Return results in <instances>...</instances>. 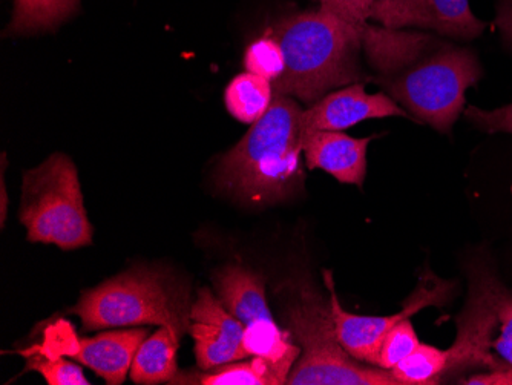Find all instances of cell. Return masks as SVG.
Instances as JSON below:
<instances>
[{
    "instance_id": "1",
    "label": "cell",
    "mask_w": 512,
    "mask_h": 385,
    "mask_svg": "<svg viewBox=\"0 0 512 385\" xmlns=\"http://www.w3.org/2000/svg\"><path fill=\"white\" fill-rule=\"evenodd\" d=\"M299 103L275 96L266 116L223 155L215 169L218 188L255 205H270L301 191L304 128Z\"/></svg>"
},
{
    "instance_id": "2",
    "label": "cell",
    "mask_w": 512,
    "mask_h": 385,
    "mask_svg": "<svg viewBox=\"0 0 512 385\" xmlns=\"http://www.w3.org/2000/svg\"><path fill=\"white\" fill-rule=\"evenodd\" d=\"M359 27L322 7L279 20L267 31L278 40L286 59L283 76L272 83L275 96L313 105L330 89L358 82Z\"/></svg>"
},
{
    "instance_id": "3",
    "label": "cell",
    "mask_w": 512,
    "mask_h": 385,
    "mask_svg": "<svg viewBox=\"0 0 512 385\" xmlns=\"http://www.w3.org/2000/svg\"><path fill=\"white\" fill-rule=\"evenodd\" d=\"M189 290L168 272L137 267L86 290L71 309L88 330L154 324L189 332Z\"/></svg>"
},
{
    "instance_id": "4",
    "label": "cell",
    "mask_w": 512,
    "mask_h": 385,
    "mask_svg": "<svg viewBox=\"0 0 512 385\" xmlns=\"http://www.w3.org/2000/svg\"><path fill=\"white\" fill-rule=\"evenodd\" d=\"M284 320L301 356L290 385H401L391 370L359 364L342 347L330 301L309 283L293 287L284 304Z\"/></svg>"
},
{
    "instance_id": "5",
    "label": "cell",
    "mask_w": 512,
    "mask_h": 385,
    "mask_svg": "<svg viewBox=\"0 0 512 385\" xmlns=\"http://www.w3.org/2000/svg\"><path fill=\"white\" fill-rule=\"evenodd\" d=\"M482 77L474 50L440 42L425 59L390 77L387 91L421 122L450 134L462 114L468 89Z\"/></svg>"
},
{
    "instance_id": "6",
    "label": "cell",
    "mask_w": 512,
    "mask_h": 385,
    "mask_svg": "<svg viewBox=\"0 0 512 385\" xmlns=\"http://www.w3.org/2000/svg\"><path fill=\"white\" fill-rule=\"evenodd\" d=\"M20 221L33 243L73 251L92 243L76 165L65 154H53L23 175Z\"/></svg>"
},
{
    "instance_id": "7",
    "label": "cell",
    "mask_w": 512,
    "mask_h": 385,
    "mask_svg": "<svg viewBox=\"0 0 512 385\" xmlns=\"http://www.w3.org/2000/svg\"><path fill=\"white\" fill-rule=\"evenodd\" d=\"M506 290L493 270L474 263L470 270L468 301L457 318V338L447 350L444 379L468 370L486 373L512 367L496 355L505 323Z\"/></svg>"
},
{
    "instance_id": "8",
    "label": "cell",
    "mask_w": 512,
    "mask_h": 385,
    "mask_svg": "<svg viewBox=\"0 0 512 385\" xmlns=\"http://www.w3.org/2000/svg\"><path fill=\"white\" fill-rule=\"evenodd\" d=\"M324 283L329 290L330 307H332L333 321L336 333L342 347L347 350L356 361L367 362L376 367L379 349L384 343L385 336L401 321L421 312L425 307L444 306L450 300L454 284L439 280L428 274L414 290L410 300L405 303L402 312L390 316H362L345 312L336 295L335 281L330 270H324Z\"/></svg>"
},
{
    "instance_id": "9",
    "label": "cell",
    "mask_w": 512,
    "mask_h": 385,
    "mask_svg": "<svg viewBox=\"0 0 512 385\" xmlns=\"http://www.w3.org/2000/svg\"><path fill=\"white\" fill-rule=\"evenodd\" d=\"M368 20L396 30H427L462 42L477 39L488 27L473 13L470 0H375Z\"/></svg>"
},
{
    "instance_id": "10",
    "label": "cell",
    "mask_w": 512,
    "mask_h": 385,
    "mask_svg": "<svg viewBox=\"0 0 512 385\" xmlns=\"http://www.w3.org/2000/svg\"><path fill=\"white\" fill-rule=\"evenodd\" d=\"M244 327L211 290H198L188 332L194 339L198 367L212 370L250 358L243 344Z\"/></svg>"
},
{
    "instance_id": "11",
    "label": "cell",
    "mask_w": 512,
    "mask_h": 385,
    "mask_svg": "<svg viewBox=\"0 0 512 385\" xmlns=\"http://www.w3.org/2000/svg\"><path fill=\"white\" fill-rule=\"evenodd\" d=\"M387 117H410V114L387 94H368L364 85L353 83L327 94L302 112L304 139L310 132L344 131L365 120Z\"/></svg>"
},
{
    "instance_id": "12",
    "label": "cell",
    "mask_w": 512,
    "mask_h": 385,
    "mask_svg": "<svg viewBox=\"0 0 512 385\" xmlns=\"http://www.w3.org/2000/svg\"><path fill=\"white\" fill-rule=\"evenodd\" d=\"M373 137H352L342 131L310 132L304 139V162L309 169L329 172L344 185L362 188L367 177V152Z\"/></svg>"
},
{
    "instance_id": "13",
    "label": "cell",
    "mask_w": 512,
    "mask_h": 385,
    "mask_svg": "<svg viewBox=\"0 0 512 385\" xmlns=\"http://www.w3.org/2000/svg\"><path fill=\"white\" fill-rule=\"evenodd\" d=\"M368 63L384 77H393L439 45L433 34L396 30L365 22L359 27Z\"/></svg>"
},
{
    "instance_id": "14",
    "label": "cell",
    "mask_w": 512,
    "mask_h": 385,
    "mask_svg": "<svg viewBox=\"0 0 512 385\" xmlns=\"http://www.w3.org/2000/svg\"><path fill=\"white\" fill-rule=\"evenodd\" d=\"M148 333V329L114 330L100 333L96 338L79 339L74 358L94 370L109 385L123 384L135 353L148 338Z\"/></svg>"
},
{
    "instance_id": "15",
    "label": "cell",
    "mask_w": 512,
    "mask_h": 385,
    "mask_svg": "<svg viewBox=\"0 0 512 385\" xmlns=\"http://www.w3.org/2000/svg\"><path fill=\"white\" fill-rule=\"evenodd\" d=\"M214 284L218 300L244 326L253 321L273 320L261 275L246 267L226 266L215 272Z\"/></svg>"
},
{
    "instance_id": "16",
    "label": "cell",
    "mask_w": 512,
    "mask_h": 385,
    "mask_svg": "<svg viewBox=\"0 0 512 385\" xmlns=\"http://www.w3.org/2000/svg\"><path fill=\"white\" fill-rule=\"evenodd\" d=\"M180 338L169 327H160L143 341L135 353L131 379L135 384H161L178 375L177 349Z\"/></svg>"
},
{
    "instance_id": "17",
    "label": "cell",
    "mask_w": 512,
    "mask_h": 385,
    "mask_svg": "<svg viewBox=\"0 0 512 385\" xmlns=\"http://www.w3.org/2000/svg\"><path fill=\"white\" fill-rule=\"evenodd\" d=\"M289 375L273 366L264 358L253 356L243 361L230 362L217 369L203 370L200 375L184 373L175 376L171 384L203 385H283L287 384Z\"/></svg>"
},
{
    "instance_id": "18",
    "label": "cell",
    "mask_w": 512,
    "mask_h": 385,
    "mask_svg": "<svg viewBox=\"0 0 512 385\" xmlns=\"http://www.w3.org/2000/svg\"><path fill=\"white\" fill-rule=\"evenodd\" d=\"M243 344L249 356L267 359L289 376L301 356V347L296 344L292 333L276 326L273 320H258L247 324L244 327Z\"/></svg>"
},
{
    "instance_id": "19",
    "label": "cell",
    "mask_w": 512,
    "mask_h": 385,
    "mask_svg": "<svg viewBox=\"0 0 512 385\" xmlns=\"http://www.w3.org/2000/svg\"><path fill=\"white\" fill-rule=\"evenodd\" d=\"M272 82L264 77L252 73L238 74L227 85L224 93V103L230 116L246 125H255L260 122L272 105Z\"/></svg>"
},
{
    "instance_id": "20",
    "label": "cell",
    "mask_w": 512,
    "mask_h": 385,
    "mask_svg": "<svg viewBox=\"0 0 512 385\" xmlns=\"http://www.w3.org/2000/svg\"><path fill=\"white\" fill-rule=\"evenodd\" d=\"M80 0H14V13L8 31L31 34L53 30L76 11Z\"/></svg>"
},
{
    "instance_id": "21",
    "label": "cell",
    "mask_w": 512,
    "mask_h": 385,
    "mask_svg": "<svg viewBox=\"0 0 512 385\" xmlns=\"http://www.w3.org/2000/svg\"><path fill=\"white\" fill-rule=\"evenodd\" d=\"M447 350L419 344L413 353L391 369L401 385H431L444 381Z\"/></svg>"
},
{
    "instance_id": "22",
    "label": "cell",
    "mask_w": 512,
    "mask_h": 385,
    "mask_svg": "<svg viewBox=\"0 0 512 385\" xmlns=\"http://www.w3.org/2000/svg\"><path fill=\"white\" fill-rule=\"evenodd\" d=\"M244 66L247 73L264 77L272 83L276 82L286 70L283 48L275 37L266 33V36L260 37L247 47Z\"/></svg>"
},
{
    "instance_id": "23",
    "label": "cell",
    "mask_w": 512,
    "mask_h": 385,
    "mask_svg": "<svg viewBox=\"0 0 512 385\" xmlns=\"http://www.w3.org/2000/svg\"><path fill=\"white\" fill-rule=\"evenodd\" d=\"M416 330L411 324L410 318L396 324L385 336L384 343L379 349L378 362L376 367L384 370H391L398 366L402 359L407 358L410 353L419 346Z\"/></svg>"
},
{
    "instance_id": "24",
    "label": "cell",
    "mask_w": 512,
    "mask_h": 385,
    "mask_svg": "<svg viewBox=\"0 0 512 385\" xmlns=\"http://www.w3.org/2000/svg\"><path fill=\"white\" fill-rule=\"evenodd\" d=\"M28 370H36L50 385H89L79 366L63 358H48V356H28Z\"/></svg>"
},
{
    "instance_id": "25",
    "label": "cell",
    "mask_w": 512,
    "mask_h": 385,
    "mask_svg": "<svg viewBox=\"0 0 512 385\" xmlns=\"http://www.w3.org/2000/svg\"><path fill=\"white\" fill-rule=\"evenodd\" d=\"M465 117L471 125L482 129V131L490 132V134H494V132L512 134V103L502 106V108L490 109V111L470 106L465 111Z\"/></svg>"
},
{
    "instance_id": "26",
    "label": "cell",
    "mask_w": 512,
    "mask_h": 385,
    "mask_svg": "<svg viewBox=\"0 0 512 385\" xmlns=\"http://www.w3.org/2000/svg\"><path fill=\"white\" fill-rule=\"evenodd\" d=\"M319 7L336 14L341 19L353 25H362L370 22L371 5L375 0H316Z\"/></svg>"
},
{
    "instance_id": "27",
    "label": "cell",
    "mask_w": 512,
    "mask_h": 385,
    "mask_svg": "<svg viewBox=\"0 0 512 385\" xmlns=\"http://www.w3.org/2000/svg\"><path fill=\"white\" fill-rule=\"evenodd\" d=\"M494 27L499 31L503 47L512 53V0H497Z\"/></svg>"
},
{
    "instance_id": "28",
    "label": "cell",
    "mask_w": 512,
    "mask_h": 385,
    "mask_svg": "<svg viewBox=\"0 0 512 385\" xmlns=\"http://www.w3.org/2000/svg\"><path fill=\"white\" fill-rule=\"evenodd\" d=\"M460 384L471 385H512V367L493 370V372L477 373L460 381Z\"/></svg>"
},
{
    "instance_id": "29",
    "label": "cell",
    "mask_w": 512,
    "mask_h": 385,
    "mask_svg": "<svg viewBox=\"0 0 512 385\" xmlns=\"http://www.w3.org/2000/svg\"><path fill=\"white\" fill-rule=\"evenodd\" d=\"M0 186H2V218H0V221H2V228H4L5 223H7V212H8V197H7V186H5V180H4V169H2V181H0Z\"/></svg>"
}]
</instances>
